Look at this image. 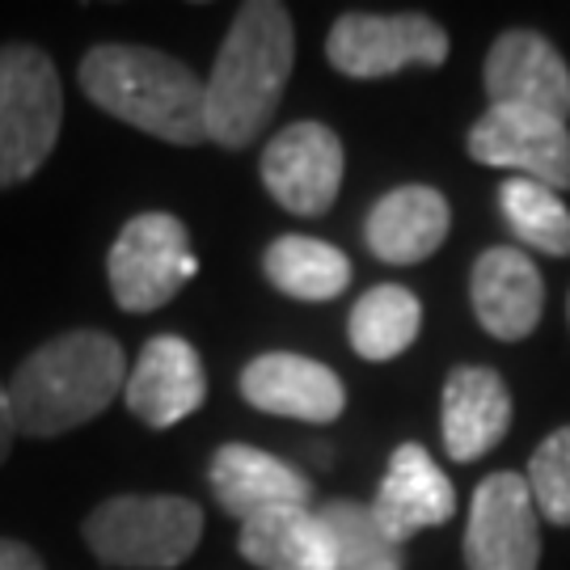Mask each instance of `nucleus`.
Instances as JSON below:
<instances>
[{"label": "nucleus", "instance_id": "5", "mask_svg": "<svg viewBox=\"0 0 570 570\" xmlns=\"http://www.w3.org/2000/svg\"><path fill=\"white\" fill-rule=\"evenodd\" d=\"M63 122L60 72L30 42L0 47V190L35 178L56 153Z\"/></svg>", "mask_w": 570, "mask_h": 570}, {"label": "nucleus", "instance_id": "6", "mask_svg": "<svg viewBox=\"0 0 570 570\" xmlns=\"http://www.w3.org/2000/svg\"><path fill=\"white\" fill-rule=\"evenodd\" d=\"M195 275H199V258L190 254L186 225L169 212L131 216L106 254V279L119 308L127 313H153L169 305Z\"/></svg>", "mask_w": 570, "mask_h": 570}, {"label": "nucleus", "instance_id": "12", "mask_svg": "<svg viewBox=\"0 0 570 570\" xmlns=\"http://www.w3.org/2000/svg\"><path fill=\"white\" fill-rule=\"evenodd\" d=\"M207 397V372L199 351L178 334H157L127 372L122 402L148 428H174L190 419Z\"/></svg>", "mask_w": 570, "mask_h": 570}, {"label": "nucleus", "instance_id": "20", "mask_svg": "<svg viewBox=\"0 0 570 570\" xmlns=\"http://www.w3.org/2000/svg\"><path fill=\"white\" fill-rule=\"evenodd\" d=\"M263 271L271 287H279L292 301H308V305L343 296L355 275V266L338 245L305 237V233H287L266 245Z\"/></svg>", "mask_w": 570, "mask_h": 570}, {"label": "nucleus", "instance_id": "2", "mask_svg": "<svg viewBox=\"0 0 570 570\" xmlns=\"http://www.w3.org/2000/svg\"><path fill=\"white\" fill-rule=\"evenodd\" d=\"M127 385V355L106 330H68L26 355L9 381L18 435H63L102 414Z\"/></svg>", "mask_w": 570, "mask_h": 570}, {"label": "nucleus", "instance_id": "3", "mask_svg": "<svg viewBox=\"0 0 570 570\" xmlns=\"http://www.w3.org/2000/svg\"><path fill=\"white\" fill-rule=\"evenodd\" d=\"M81 89L110 119L140 127L165 144L190 148L207 140L204 81L165 51L102 42L81 60Z\"/></svg>", "mask_w": 570, "mask_h": 570}, {"label": "nucleus", "instance_id": "1", "mask_svg": "<svg viewBox=\"0 0 570 570\" xmlns=\"http://www.w3.org/2000/svg\"><path fill=\"white\" fill-rule=\"evenodd\" d=\"M296 60L292 13L275 0H249L228 26L207 89V140L245 148L275 119Z\"/></svg>", "mask_w": 570, "mask_h": 570}, {"label": "nucleus", "instance_id": "26", "mask_svg": "<svg viewBox=\"0 0 570 570\" xmlns=\"http://www.w3.org/2000/svg\"><path fill=\"white\" fill-rule=\"evenodd\" d=\"M18 440V423H13V406H9V385H0V465L9 461Z\"/></svg>", "mask_w": 570, "mask_h": 570}, {"label": "nucleus", "instance_id": "24", "mask_svg": "<svg viewBox=\"0 0 570 570\" xmlns=\"http://www.w3.org/2000/svg\"><path fill=\"white\" fill-rule=\"evenodd\" d=\"M529 490L537 515L570 529V428L553 431L529 461Z\"/></svg>", "mask_w": 570, "mask_h": 570}, {"label": "nucleus", "instance_id": "18", "mask_svg": "<svg viewBox=\"0 0 570 570\" xmlns=\"http://www.w3.org/2000/svg\"><path fill=\"white\" fill-rule=\"evenodd\" d=\"M449 228V199L435 186H397V190H389L372 204L364 242L381 263L414 266L428 263L431 254L444 245Z\"/></svg>", "mask_w": 570, "mask_h": 570}, {"label": "nucleus", "instance_id": "7", "mask_svg": "<svg viewBox=\"0 0 570 570\" xmlns=\"http://www.w3.org/2000/svg\"><path fill=\"white\" fill-rule=\"evenodd\" d=\"M326 60L351 81H381L410 63L440 68L449 30L428 13H343L330 26Z\"/></svg>", "mask_w": 570, "mask_h": 570}, {"label": "nucleus", "instance_id": "15", "mask_svg": "<svg viewBox=\"0 0 570 570\" xmlns=\"http://www.w3.org/2000/svg\"><path fill=\"white\" fill-rule=\"evenodd\" d=\"M469 301H473V313L490 338L520 343L541 322L546 284H541V271L532 266L529 254H520L511 245H494L487 254H478V263H473Z\"/></svg>", "mask_w": 570, "mask_h": 570}, {"label": "nucleus", "instance_id": "4", "mask_svg": "<svg viewBox=\"0 0 570 570\" xmlns=\"http://www.w3.org/2000/svg\"><path fill=\"white\" fill-rule=\"evenodd\" d=\"M89 553L115 570H174L199 550L204 508L183 494H115L85 520Z\"/></svg>", "mask_w": 570, "mask_h": 570}, {"label": "nucleus", "instance_id": "17", "mask_svg": "<svg viewBox=\"0 0 570 570\" xmlns=\"http://www.w3.org/2000/svg\"><path fill=\"white\" fill-rule=\"evenodd\" d=\"M440 423H444L440 431H444V449L452 461L469 465L487 456L511 428V393L503 376L482 364L452 367L444 381Z\"/></svg>", "mask_w": 570, "mask_h": 570}, {"label": "nucleus", "instance_id": "8", "mask_svg": "<svg viewBox=\"0 0 570 570\" xmlns=\"http://www.w3.org/2000/svg\"><path fill=\"white\" fill-rule=\"evenodd\" d=\"M465 148L478 165L515 169V178L570 190V127L553 115L487 106V115L469 127Z\"/></svg>", "mask_w": 570, "mask_h": 570}, {"label": "nucleus", "instance_id": "14", "mask_svg": "<svg viewBox=\"0 0 570 570\" xmlns=\"http://www.w3.org/2000/svg\"><path fill=\"white\" fill-rule=\"evenodd\" d=\"M367 508L393 546H406L414 532L449 524L452 511H456V490L423 444H402L389 456L381 490Z\"/></svg>", "mask_w": 570, "mask_h": 570}, {"label": "nucleus", "instance_id": "21", "mask_svg": "<svg viewBox=\"0 0 570 570\" xmlns=\"http://www.w3.org/2000/svg\"><path fill=\"white\" fill-rule=\"evenodd\" d=\"M419 330H423L419 296L402 284H376L355 301L346 334H351V346L360 360L385 364V360H397L402 351L414 346Z\"/></svg>", "mask_w": 570, "mask_h": 570}, {"label": "nucleus", "instance_id": "25", "mask_svg": "<svg viewBox=\"0 0 570 570\" xmlns=\"http://www.w3.org/2000/svg\"><path fill=\"white\" fill-rule=\"evenodd\" d=\"M0 570H47V567H42V558L30 546L0 537Z\"/></svg>", "mask_w": 570, "mask_h": 570}, {"label": "nucleus", "instance_id": "23", "mask_svg": "<svg viewBox=\"0 0 570 570\" xmlns=\"http://www.w3.org/2000/svg\"><path fill=\"white\" fill-rule=\"evenodd\" d=\"M499 207L503 220L520 242L550 254V258H567L570 254V207L562 204V195L529 178H511L499 186Z\"/></svg>", "mask_w": 570, "mask_h": 570}, {"label": "nucleus", "instance_id": "11", "mask_svg": "<svg viewBox=\"0 0 570 570\" xmlns=\"http://www.w3.org/2000/svg\"><path fill=\"white\" fill-rule=\"evenodd\" d=\"M487 81L490 106H520L541 110L567 122L570 115V68L553 51V42L537 30H508L487 51Z\"/></svg>", "mask_w": 570, "mask_h": 570}, {"label": "nucleus", "instance_id": "19", "mask_svg": "<svg viewBox=\"0 0 570 570\" xmlns=\"http://www.w3.org/2000/svg\"><path fill=\"white\" fill-rule=\"evenodd\" d=\"M237 550L258 570H330L326 529L313 508H271L245 520Z\"/></svg>", "mask_w": 570, "mask_h": 570}, {"label": "nucleus", "instance_id": "13", "mask_svg": "<svg viewBox=\"0 0 570 570\" xmlns=\"http://www.w3.org/2000/svg\"><path fill=\"white\" fill-rule=\"evenodd\" d=\"M242 397L263 414L301 419V423H334L346 410V389L338 372L292 351H266L242 372Z\"/></svg>", "mask_w": 570, "mask_h": 570}, {"label": "nucleus", "instance_id": "9", "mask_svg": "<svg viewBox=\"0 0 570 570\" xmlns=\"http://www.w3.org/2000/svg\"><path fill=\"white\" fill-rule=\"evenodd\" d=\"M541 562V524L529 478L490 473L473 490L465 529L469 570H537Z\"/></svg>", "mask_w": 570, "mask_h": 570}, {"label": "nucleus", "instance_id": "22", "mask_svg": "<svg viewBox=\"0 0 570 570\" xmlns=\"http://www.w3.org/2000/svg\"><path fill=\"white\" fill-rule=\"evenodd\" d=\"M330 546V570H406L402 546H393L367 503L334 499L317 511Z\"/></svg>", "mask_w": 570, "mask_h": 570}, {"label": "nucleus", "instance_id": "16", "mask_svg": "<svg viewBox=\"0 0 570 570\" xmlns=\"http://www.w3.org/2000/svg\"><path fill=\"white\" fill-rule=\"evenodd\" d=\"M216 503L233 520H254L271 508H313V482L296 465L249 444H225L207 465Z\"/></svg>", "mask_w": 570, "mask_h": 570}, {"label": "nucleus", "instance_id": "10", "mask_svg": "<svg viewBox=\"0 0 570 570\" xmlns=\"http://www.w3.org/2000/svg\"><path fill=\"white\" fill-rule=\"evenodd\" d=\"M343 140L326 122H292L263 153V186L292 216H322L343 186Z\"/></svg>", "mask_w": 570, "mask_h": 570}]
</instances>
